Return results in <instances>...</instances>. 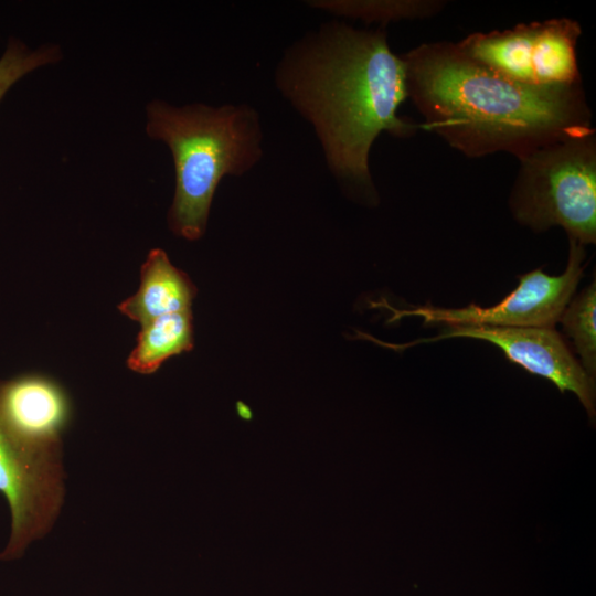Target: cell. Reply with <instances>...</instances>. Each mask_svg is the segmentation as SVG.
<instances>
[{
  "instance_id": "7",
  "label": "cell",
  "mask_w": 596,
  "mask_h": 596,
  "mask_svg": "<svg viewBox=\"0 0 596 596\" xmlns=\"http://www.w3.org/2000/svg\"><path fill=\"white\" fill-rule=\"evenodd\" d=\"M584 245L570 238L568 262L560 276H550L535 269L519 278L517 288L500 302L491 307L469 305L464 308H438L419 306L397 309L384 304H374L392 312L389 322L405 317H419L425 324L443 323L455 326H491L514 328H553L560 321L565 308L583 275Z\"/></svg>"
},
{
  "instance_id": "6",
  "label": "cell",
  "mask_w": 596,
  "mask_h": 596,
  "mask_svg": "<svg viewBox=\"0 0 596 596\" xmlns=\"http://www.w3.org/2000/svg\"><path fill=\"white\" fill-rule=\"evenodd\" d=\"M62 450L30 446L0 422V493L11 513V532L0 560L21 557L55 522L64 499Z\"/></svg>"
},
{
  "instance_id": "2",
  "label": "cell",
  "mask_w": 596,
  "mask_h": 596,
  "mask_svg": "<svg viewBox=\"0 0 596 596\" xmlns=\"http://www.w3.org/2000/svg\"><path fill=\"white\" fill-rule=\"evenodd\" d=\"M407 98L421 128L468 158L507 152L519 159L594 131L582 84L530 87L466 56L456 43H424L403 56Z\"/></svg>"
},
{
  "instance_id": "1",
  "label": "cell",
  "mask_w": 596,
  "mask_h": 596,
  "mask_svg": "<svg viewBox=\"0 0 596 596\" xmlns=\"http://www.w3.org/2000/svg\"><path fill=\"white\" fill-rule=\"evenodd\" d=\"M276 83L313 127L337 180L352 194L376 201L369 167L373 142L382 132L407 138L421 128L397 115L407 98L406 68L385 28L321 25L287 51Z\"/></svg>"
},
{
  "instance_id": "14",
  "label": "cell",
  "mask_w": 596,
  "mask_h": 596,
  "mask_svg": "<svg viewBox=\"0 0 596 596\" xmlns=\"http://www.w3.org/2000/svg\"><path fill=\"white\" fill-rule=\"evenodd\" d=\"M61 57L56 44L46 43L32 49L19 39L9 40L0 56V102L23 77L56 63Z\"/></svg>"
},
{
  "instance_id": "4",
  "label": "cell",
  "mask_w": 596,
  "mask_h": 596,
  "mask_svg": "<svg viewBox=\"0 0 596 596\" xmlns=\"http://www.w3.org/2000/svg\"><path fill=\"white\" fill-rule=\"evenodd\" d=\"M509 205L513 217L536 232L563 227L582 245L596 241L595 130L519 159Z\"/></svg>"
},
{
  "instance_id": "12",
  "label": "cell",
  "mask_w": 596,
  "mask_h": 596,
  "mask_svg": "<svg viewBox=\"0 0 596 596\" xmlns=\"http://www.w3.org/2000/svg\"><path fill=\"white\" fill-rule=\"evenodd\" d=\"M309 6L336 15L360 19L366 23L426 19L439 13L446 6L440 0H317Z\"/></svg>"
},
{
  "instance_id": "10",
  "label": "cell",
  "mask_w": 596,
  "mask_h": 596,
  "mask_svg": "<svg viewBox=\"0 0 596 596\" xmlns=\"http://www.w3.org/2000/svg\"><path fill=\"white\" fill-rule=\"evenodd\" d=\"M196 287L161 248L149 252L140 268L138 290L118 305V310L143 324L155 318L191 310Z\"/></svg>"
},
{
  "instance_id": "8",
  "label": "cell",
  "mask_w": 596,
  "mask_h": 596,
  "mask_svg": "<svg viewBox=\"0 0 596 596\" xmlns=\"http://www.w3.org/2000/svg\"><path fill=\"white\" fill-rule=\"evenodd\" d=\"M448 338H473L496 344L513 363L551 381L561 393L573 392L590 418L595 416V383L574 359L562 337L553 328H514L491 326H455L441 333L403 344L374 342L394 350Z\"/></svg>"
},
{
  "instance_id": "11",
  "label": "cell",
  "mask_w": 596,
  "mask_h": 596,
  "mask_svg": "<svg viewBox=\"0 0 596 596\" xmlns=\"http://www.w3.org/2000/svg\"><path fill=\"white\" fill-rule=\"evenodd\" d=\"M193 347L192 311L164 315L141 324L127 366L139 374H152L168 359L189 352Z\"/></svg>"
},
{
  "instance_id": "3",
  "label": "cell",
  "mask_w": 596,
  "mask_h": 596,
  "mask_svg": "<svg viewBox=\"0 0 596 596\" xmlns=\"http://www.w3.org/2000/svg\"><path fill=\"white\" fill-rule=\"evenodd\" d=\"M146 132L171 152L175 187L168 213L172 233L196 241L206 230L214 193L225 175L248 172L263 156V131L252 107L155 99L146 107Z\"/></svg>"
},
{
  "instance_id": "9",
  "label": "cell",
  "mask_w": 596,
  "mask_h": 596,
  "mask_svg": "<svg viewBox=\"0 0 596 596\" xmlns=\"http://www.w3.org/2000/svg\"><path fill=\"white\" fill-rule=\"evenodd\" d=\"M72 417L71 397L53 377L23 373L0 381V422L23 443L62 450L61 437Z\"/></svg>"
},
{
  "instance_id": "5",
  "label": "cell",
  "mask_w": 596,
  "mask_h": 596,
  "mask_svg": "<svg viewBox=\"0 0 596 596\" xmlns=\"http://www.w3.org/2000/svg\"><path fill=\"white\" fill-rule=\"evenodd\" d=\"M581 34L577 21L557 18L475 32L456 44L470 60L512 82L567 87L582 84L576 54Z\"/></svg>"
},
{
  "instance_id": "13",
  "label": "cell",
  "mask_w": 596,
  "mask_h": 596,
  "mask_svg": "<svg viewBox=\"0 0 596 596\" xmlns=\"http://www.w3.org/2000/svg\"><path fill=\"white\" fill-rule=\"evenodd\" d=\"M596 285L595 281L581 291L565 308L560 321L572 340L586 373L596 372Z\"/></svg>"
}]
</instances>
